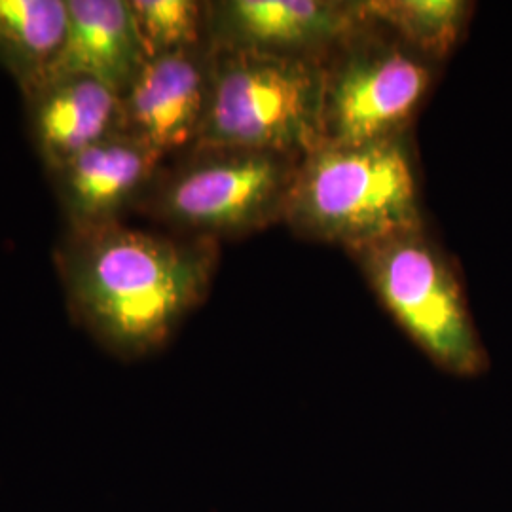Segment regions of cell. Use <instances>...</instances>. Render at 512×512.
Returning a JSON list of instances; mask_svg holds the SVG:
<instances>
[{"mask_svg":"<svg viewBox=\"0 0 512 512\" xmlns=\"http://www.w3.org/2000/svg\"><path fill=\"white\" fill-rule=\"evenodd\" d=\"M69 317L120 361L162 351L211 289L219 241L165 236L122 220L69 230L55 247Z\"/></svg>","mask_w":512,"mask_h":512,"instance_id":"6da1fadb","label":"cell"},{"mask_svg":"<svg viewBox=\"0 0 512 512\" xmlns=\"http://www.w3.org/2000/svg\"><path fill=\"white\" fill-rule=\"evenodd\" d=\"M296 232L353 255L420 230L414 165L403 137L365 145H319L298 162L285 217Z\"/></svg>","mask_w":512,"mask_h":512,"instance_id":"7a4b0ae2","label":"cell"},{"mask_svg":"<svg viewBox=\"0 0 512 512\" xmlns=\"http://www.w3.org/2000/svg\"><path fill=\"white\" fill-rule=\"evenodd\" d=\"M209 50L207 105L192 148L302 158L319 147L323 63L317 57Z\"/></svg>","mask_w":512,"mask_h":512,"instance_id":"3957f363","label":"cell"},{"mask_svg":"<svg viewBox=\"0 0 512 512\" xmlns=\"http://www.w3.org/2000/svg\"><path fill=\"white\" fill-rule=\"evenodd\" d=\"M298 162L270 152L190 148L183 164L160 169L137 207L190 238L247 236L285 217Z\"/></svg>","mask_w":512,"mask_h":512,"instance_id":"277c9868","label":"cell"},{"mask_svg":"<svg viewBox=\"0 0 512 512\" xmlns=\"http://www.w3.org/2000/svg\"><path fill=\"white\" fill-rule=\"evenodd\" d=\"M355 256L385 310L435 365L459 378L490 368L458 272L423 228Z\"/></svg>","mask_w":512,"mask_h":512,"instance_id":"5b68a950","label":"cell"},{"mask_svg":"<svg viewBox=\"0 0 512 512\" xmlns=\"http://www.w3.org/2000/svg\"><path fill=\"white\" fill-rule=\"evenodd\" d=\"M336 50L323 63L319 145L403 137L433 82L427 59L399 40L365 37V29Z\"/></svg>","mask_w":512,"mask_h":512,"instance_id":"8992f818","label":"cell"},{"mask_svg":"<svg viewBox=\"0 0 512 512\" xmlns=\"http://www.w3.org/2000/svg\"><path fill=\"white\" fill-rule=\"evenodd\" d=\"M366 23L361 2L222 0L207 4L205 40L213 48L315 57L334 50Z\"/></svg>","mask_w":512,"mask_h":512,"instance_id":"52a82bcc","label":"cell"},{"mask_svg":"<svg viewBox=\"0 0 512 512\" xmlns=\"http://www.w3.org/2000/svg\"><path fill=\"white\" fill-rule=\"evenodd\" d=\"M211 50L202 46L145 61L120 95L124 131L162 158L194 147L209 93Z\"/></svg>","mask_w":512,"mask_h":512,"instance_id":"ba28073f","label":"cell"},{"mask_svg":"<svg viewBox=\"0 0 512 512\" xmlns=\"http://www.w3.org/2000/svg\"><path fill=\"white\" fill-rule=\"evenodd\" d=\"M162 165L160 154L122 131L48 171L65 228L120 222L145 198Z\"/></svg>","mask_w":512,"mask_h":512,"instance_id":"9c48e42d","label":"cell"},{"mask_svg":"<svg viewBox=\"0 0 512 512\" xmlns=\"http://www.w3.org/2000/svg\"><path fill=\"white\" fill-rule=\"evenodd\" d=\"M23 103L33 147L46 171L124 131L120 95L86 76L44 80L23 95Z\"/></svg>","mask_w":512,"mask_h":512,"instance_id":"30bf717a","label":"cell"},{"mask_svg":"<svg viewBox=\"0 0 512 512\" xmlns=\"http://www.w3.org/2000/svg\"><path fill=\"white\" fill-rule=\"evenodd\" d=\"M67 12L63 46L40 82L86 76L122 95L148 59L129 0H67Z\"/></svg>","mask_w":512,"mask_h":512,"instance_id":"8fae6325","label":"cell"},{"mask_svg":"<svg viewBox=\"0 0 512 512\" xmlns=\"http://www.w3.org/2000/svg\"><path fill=\"white\" fill-rule=\"evenodd\" d=\"M67 0H0V67L21 95L54 63L67 35Z\"/></svg>","mask_w":512,"mask_h":512,"instance_id":"7c38bea8","label":"cell"},{"mask_svg":"<svg viewBox=\"0 0 512 512\" xmlns=\"http://www.w3.org/2000/svg\"><path fill=\"white\" fill-rule=\"evenodd\" d=\"M370 23L389 27L406 48L433 61L452 54L465 33L473 4L463 0H370L361 2Z\"/></svg>","mask_w":512,"mask_h":512,"instance_id":"4fadbf2b","label":"cell"},{"mask_svg":"<svg viewBox=\"0 0 512 512\" xmlns=\"http://www.w3.org/2000/svg\"><path fill=\"white\" fill-rule=\"evenodd\" d=\"M148 59L205 42L207 4L196 0H129Z\"/></svg>","mask_w":512,"mask_h":512,"instance_id":"5bb4252c","label":"cell"}]
</instances>
